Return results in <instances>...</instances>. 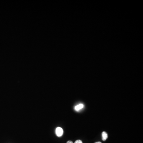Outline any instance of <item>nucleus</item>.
Masks as SVG:
<instances>
[{
    "label": "nucleus",
    "instance_id": "nucleus-1",
    "mask_svg": "<svg viewBox=\"0 0 143 143\" xmlns=\"http://www.w3.org/2000/svg\"><path fill=\"white\" fill-rule=\"evenodd\" d=\"M55 133L57 136L61 137L63 134V130L61 128L58 127L55 130Z\"/></svg>",
    "mask_w": 143,
    "mask_h": 143
},
{
    "label": "nucleus",
    "instance_id": "nucleus-2",
    "mask_svg": "<svg viewBox=\"0 0 143 143\" xmlns=\"http://www.w3.org/2000/svg\"><path fill=\"white\" fill-rule=\"evenodd\" d=\"M83 106H84V105H83L82 104H80L79 105L76 106L74 108V109L76 111H78L79 110L82 109Z\"/></svg>",
    "mask_w": 143,
    "mask_h": 143
},
{
    "label": "nucleus",
    "instance_id": "nucleus-3",
    "mask_svg": "<svg viewBox=\"0 0 143 143\" xmlns=\"http://www.w3.org/2000/svg\"><path fill=\"white\" fill-rule=\"evenodd\" d=\"M102 136L103 140V141H105L106 140L107 138V137H108L107 134L106 133V132H102Z\"/></svg>",
    "mask_w": 143,
    "mask_h": 143
},
{
    "label": "nucleus",
    "instance_id": "nucleus-4",
    "mask_svg": "<svg viewBox=\"0 0 143 143\" xmlns=\"http://www.w3.org/2000/svg\"><path fill=\"white\" fill-rule=\"evenodd\" d=\"M74 143H83L82 141L80 140H77Z\"/></svg>",
    "mask_w": 143,
    "mask_h": 143
},
{
    "label": "nucleus",
    "instance_id": "nucleus-5",
    "mask_svg": "<svg viewBox=\"0 0 143 143\" xmlns=\"http://www.w3.org/2000/svg\"><path fill=\"white\" fill-rule=\"evenodd\" d=\"M67 143H73V141H67Z\"/></svg>",
    "mask_w": 143,
    "mask_h": 143
},
{
    "label": "nucleus",
    "instance_id": "nucleus-6",
    "mask_svg": "<svg viewBox=\"0 0 143 143\" xmlns=\"http://www.w3.org/2000/svg\"><path fill=\"white\" fill-rule=\"evenodd\" d=\"M101 143V142H96V143Z\"/></svg>",
    "mask_w": 143,
    "mask_h": 143
}]
</instances>
